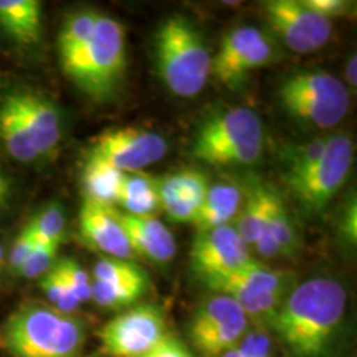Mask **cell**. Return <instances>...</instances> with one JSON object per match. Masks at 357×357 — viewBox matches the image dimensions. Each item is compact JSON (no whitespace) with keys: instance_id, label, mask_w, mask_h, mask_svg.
Instances as JSON below:
<instances>
[{"instance_id":"6da1fadb","label":"cell","mask_w":357,"mask_h":357,"mask_svg":"<svg viewBox=\"0 0 357 357\" xmlns=\"http://www.w3.org/2000/svg\"><path fill=\"white\" fill-rule=\"evenodd\" d=\"M346 303L337 280L312 278L287 294L268 324L291 357H331Z\"/></svg>"},{"instance_id":"7a4b0ae2","label":"cell","mask_w":357,"mask_h":357,"mask_svg":"<svg viewBox=\"0 0 357 357\" xmlns=\"http://www.w3.org/2000/svg\"><path fill=\"white\" fill-rule=\"evenodd\" d=\"M86 324L50 305L26 303L0 323V349L10 357H84Z\"/></svg>"},{"instance_id":"3957f363","label":"cell","mask_w":357,"mask_h":357,"mask_svg":"<svg viewBox=\"0 0 357 357\" xmlns=\"http://www.w3.org/2000/svg\"><path fill=\"white\" fill-rule=\"evenodd\" d=\"M155 66L174 95L192 98L202 91L212 71V55L189 19L172 15L162 22L154 40Z\"/></svg>"},{"instance_id":"277c9868","label":"cell","mask_w":357,"mask_h":357,"mask_svg":"<svg viewBox=\"0 0 357 357\" xmlns=\"http://www.w3.org/2000/svg\"><path fill=\"white\" fill-rule=\"evenodd\" d=\"M61 70L84 95L109 101L126 70V30L121 22L100 13L88 43L61 63Z\"/></svg>"},{"instance_id":"5b68a950","label":"cell","mask_w":357,"mask_h":357,"mask_svg":"<svg viewBox=\"0 0 357 357\" xmlns=\"http://www.w3.org/2000/svg\"><path fill=\"white\" fill-rule=\"evenodd\" d=\"M265 131L255 111L238 106L213 114L199 128L192 155L215 167L247 166L263 153Z\"/></svg>"},{"instance_id":"8992f818","label":"cell","mask_w":357,"mask_h":357,"mask_svg":"<svg viewBox=\"0 0 357 357\" xmlns=\"http://www.w3.org/2000/svg\"><path fill=\"white\" fill-rule=\"evenodd\" d=\"M280 101L293 118L319 128H333L349 113L351 96L328 71H298L281 83Z\"/></svg>"},{"instance_id":"52a82bcc","label":"cell","mask_w":357,"mask_h":357,"mask_svg":"<svg viewBox=\"0 0 357 357\" xmlns=\"http://www.w3.org/2000/svg\"><path fill=\"white\" fill-rule=\"evenodd\" d=\"M354 160V141L349 134L339 132L326 139L323 154L305 171L284 177L293 197L306 213H319L346 182Z\"/></svg>"},{"instance_id":"ba28073f","label":"cell","mask_w":357,"mask_h":357,"mask_svg":"<svg viewBox=\"0 0 357 357\" xmlns=\"http://www.w3.org/2000/svg\"><path fill=\"white\" fill-rule=\"evenodd\" d=\"M166 334V318L159 307L153 305L132 306L102 326L100 354L144 357Z\"/></svg>"},{"instance_id":"9c48e42d","label":"cell","mask_w":357,"mask_h":357,"mask_svg":"<svg viewBox=\"0 0 357 357\" xmlns=\"http://www.w3.org/2000/svg\"><path fill=\"white\" fill-rule=\"evenodd\" d=\"M166 154L167 142L160 134L137 128L108 129L93 139L86 153L124 174L142 172Z\"/></svg>"},{"instance_id":"30bf717a","label":"cell","mask_w":357,"mask_h":357,"mask_svg":"<svg viewBox=\"0 0 357 357\" xmlns=\"http://www.w3.org/2000/svg\"><path fill=\"white\" fill-rule=\"evenodd\" d=\"M263 10L271 32L294 53H311L331 38V20L311 10L303 0H268Z\"/></svg>"},{"instance_id":"8fae6325","label":"cell","mask_w":357,"mask_h":357,"mask_svg":"<svg viewBox=\"0 0 357 357\" xmlns=\"http://www.w3.org/2000/svg\"><path fill=\"white\" fill-rule=\"evenodd\" d=\"M190 260L195 273L208 280L238 270L252 261V257L248 245L240 238L235 227L225 225L199 234Z\"/></svg>"},{"instance_id":"7c38bea8","label":"cell","mask_w":357,"mask_h":357,"mask_svg":"<svg viewBox=\"0 0 357 357\" xmlns=\"http://www.w3.org/2000/svg\"><path fill=\"white\" fill-rule=\"evenodd\" d=\"M78 225L79 235L89 247L119 260L132 261L136 257L119 220V211L114 205L83 199Z\"/></svg>"},{"instance_id":"4fadbf2b","label":"cell","mask_w":357,"mask_h":357,"mask_svg":"<svg viewBox=\"0 0 357 357\" xmlns=\"http://www.w3.org/2000/svg\"><path fill=\"white\" fill-rule=\"evenodd\" d=\"M8 96L25 123L40 158L53 153L61 139L60 111L55 102L32 89H15Z\"/></svg>"},{"instance_id":"5bb4252c","label":"cell","mask_w":357,"mask_h":357,"mask_svg":"<svg viewBox=\"0 0 357 357\" xmlns=\"http://www.w3.org/2000/svg\"><path fill=\"white\" fill-rule=\"evenodd\" d=\"M119 220L134 255L147 258L155 265H166L176 255V240L171 230L154 215H129L119 211Z\"/></svg>"},{"instance_id":"9a60e30c","label":"cell","mask_w":357,"mask_h":357,"mask_svg":"<svg viewBox=\"0 0 357 357\" xmlns=\"http://www.w3.org/2000/svg\"><path fill=\"white\" fill-rule=\"evenodd\" d=\"M208 288L218 294L230 291H253V293H275L287 294L288 278L280 271L271 270L261 263L252 260L231 273L215 276V278L204 280Z\"/></svg>"},{"instance_id":"2e32d148","label":"cell","mask_w":357,"mask_h":357,"mask_svg":"<svg viewBox=\"0 0 357 357\" xmlns=\"http://www.w3.org/2000/svg\"><path fill=\"white\" fill-rule=\"evenodd\" d=\"M255 247L257 252L266 258H273L280 253L281 255H291V253L296 252L294 225L283 200L276 192L271 197L270 208H268Z\"/></svg>"},{"instance_id":"e0dca14e","label":"cell","mask_w":357,"mask_h":357,"mask_svg":"<svg viewBox=\"0 0 357 357\" xmlns=\"http://www.w3.org/2000/svg\"><path fill=\"white\" fill-rule=\"evenodd\" d=\"M261 35V30L250 25L238 26L227 33L222 40L218 53L212 56V77L229 88H235V84H238V68L245 53Z\"/></svg>"},{"instance_id":"ac0fdd59","label":"cell","mask_w":357,"mask_h":357,"mask_svg":"<svg viewBox=\"0 0 357 357\" xmlns=\"http://www.w3.org/2000/svg\"><path fill=\"white\" fill-rule=\"evenodd\" d=\"M242 199V190L235 184L208 187L207 197L194 218V225L199 234L230 225V222L238 215Z\"/></svg>"},{"instance_id":"d6986e66","label":"cell","mask_w":357,"mask_h":357,"mask_svg":"<svg viewBox=\"0 0 357 357\" xmlns=\"http://www.w3.org/2000/svg\"><path fill=\"white\" fill-rule=\"evenodd\" d=\"M0 26L15 42L37 43L42 32V2L0 0Z\"/></svg>"},{"instance_id":"ffe728a7","label":"cell","mask_w":357,"mask_h":357,"mask_svg":"<svg viewBox=\"0 0 357 357\" xmlns=\"http://www.w3.org/2000/svg\"><path fill=\"white\" fill-rule=\"evenodd\" d=\"M0 146L19 162H33L40 158L8 93L0 100Z\"/></svg>"},{"instance_id":"44dd1931","label":"cell","mask_w":357,"mask_h":357,"mask_svg":"<svg viewBox=\"0 0 357 357\" xmlns=\"http://www.w3.org/2000/svg\"><path fill=\"white\" fill-rule=\"evenodd\" d=\"M124 178V172L118 171L105 160L86 155L82 169V187L84 199L95 202L116 205Z\"/></svg>"},{"instance_id":"7402d4cb","label":"cell","mask_w":357,"mask_h":357,"mask_svg":"<svg viewBox=\"0 0 357 357\" xmlns=\"http://www.w3.org/2000/svg\"><path fill=\"white\" fill-rule=\"evenodd\" d=\"M159 181L149 174H124L118 204L129 215H154L160 208Z\"/></svg>"},{"instance_id":"603a6c76","label":"cell","mask_w":357,"mask_h":357,"mask_svg":"<svg viewBox=\"0 0 357 357\" xmlns=\"http://www.w3.org/2000/svg\"><path fill=\"white\" fill-rule=\"evenodd\" d=\"M275 190L271 187L257 182L248 192L245 202L240 205L238 211V222H236V234L247 245H255L258 235L265 222V217L270 208L271 197H273Z\"/></svg>"},{"instance_id":"cb8c5ba5","label":"cell","mask_w":357,"mask_h":357,"mask_svg":"<svg viewBox=\"0 0 357 357\" xmlns=\"http://www.w3.org/2000/svg\"><path fill=\"white\" fill-rule=\"evenodd\" d=\"M98 15L95 10H78L71 13L61 26L60 35H58V55H60V63L68 61L71 56H75L88 43L95 30Z\"/></svg>"},{"instance_id":"d4e9b609","label":"cell","mask_w":357,"mask_h":357,"mask_svg":"<svg viewBox=\"0 0 357 357\" xmlns=\"http://www.w3.org/2000/svg\"><path fill=\"white\" fill-rule=\"evenodd\" d=\"M245 314L236 303L225 294H215L208 301L197 307V311L192 316L189 326L190 339L202 336V334L212 331L217 326H220L227 321L236 318V316Z\"/></svg>"},{"instance_id":"484cf974","label":"cell","mask_w":357,"mask_h":357,"mask_svg":"<svg viewBox=\"0 0 357 357\" xmlns=\"http://www.w3.org/2000/svg\"><path fill=\"white\" fill-rule=\"evenodd\" d=\"M149 281H123V283H105L95 281L91 283V301L105 310H121L132 306L144 296Z\"/></svg>"},{"instance_id":"4316f807","label":"cell","mask_w":357,"mask_h":357,"mask_svg":"<svg viewBox=\"0 0 357 357\" xmlns=\"http://www.w3.org/2000/svg\"><path fill=\"white\" fill-rule=\"evenodd\" d=\"M38 243H50L60 247L65 238L66 217L58 204L48 205L29 222Z\"/></svg>"},{"instance_id":"83f0119b","label":"cell","mask_w":357,"mask_h":357,"mask_svg":"<svg viewBox=\"0 0 357 357\" xmlns=\"http://www.w3.org/2000/svg\"><path fill=\"white\" fill-rule=\"evenodd\" d=\"M40 289L50 301V306L65 314H75V311H78V307L82 306V301L78 300L73 289L66 284L63 276L55 270V265L47 275L40 278Z\"/></svg>"},{"instance_id":"f1b7e54d","label":"cell","mask_w":357,"mask_h":357,"mask_svg":"<svg viewBox=\"0 0 357 357\" xmlns=\"http://www.w3.org/2000/svg\"><path fill=\"white\" fill-rule=\"evenodd\" d=\"M93 280L105 281V283H123V281L147 280V275L134 261L105 257L100 258L93 266Z\"/></svg>"},{"instance_id":"f546056e","label":"cell","mask_w":357,"mask_h":357,"mask_svg":"<svg viewBox=\"0 0 357 357\" xmlns=\"http://www.w3.org/2000/svg\"><path fill=\"white\" fill-rule=\"evenodd\" d=\"M158 192L160 208H164V212H166L172 220L182 223H194V208H192L187 202H184V199L178 195L176 176H174V174H169V176L159 178Z\"/></svg>"},{"instance_id":"4dcf8cb0","label":"cell","mask_w":357,"mask_h":357,"mask_svg":"<svg viewBox=\"0 0 357 357\" xmlns=\"http://www.w3.org/2000/svg\"><path fill=\"white\" fill-rule=\"evenodd\" d=\"M174 176H176L178 195H181V197L184 199V202L189 204L190 207L194 208V212L197 213L199 208L202 207L205 197H207V177H205L202 172L192 171V169H189V171L176 172Z\"/></svg>"},{"instance_id":"1f68e13d","label":"cell","mask_w":357,"mask_h":357,"mask_svg":"<svg viewBox=\"0 0 357 357\" xmlns=\"http://www.w3.org/2000/svg\"><path fill=\"white\" fill-rule=\"evenodd\" d=\"M55 270L63 276L66 284L73 289V293L77 294L82 305L86 301H91L93 280L89 278L86 270L78 261H75L73 258H63V260H58L55 263Z\"/></svg>"},{"instance_id":"d6a6232c","label":"cell","mask_w":357,"mask_h":357,"mask_svg":"<svg viewBox=\"0 0 357 357\" xmlns=\"http://www.w3.org/2000/svg\"><path fill=\"white\" fill-rule=\"evenodd\" d=\"M56 245L37 243L32 250V253H30L29 258L25 260L24 266L20 268L19 275L22 278L26 280L42 278V276L47 275L56 263Z\"/></svg>"},{"instance_id":"836d02e7","label":"cell","mask_w":357,"mask_h":357,"mask_svg":"<svg viewBox=\"0 0 357 357\" xmlns=\"http://www.w3.org/2000/svg\"><path fill=\"white\" fill-rule=\"evenodd\" d=\"M324 146H326V139H316L296 147V149L289 154L288 171L284 174V177L296 176V174L305 171L306 167H310L312 162H316V160L319 159V155L323 154Z\"/></svg>"},{"instance_id":"e575fe53","label":"cell","mask_w":357,"mask_h":357,"mask_svg":"<svg viewBox=\"0 0 357 357\" xmlns=\"http://www.w3.org/2000/svg\"><path fill=\"white\" fill-rule=\"evenodd\" d=\"M37 243V236H35L32 227L26 223L24 230L19 234V236L13 240L10 253H8V268H10L12 273L19 275L20 268L24 266L25 260L29 258L30 253H32V250Z\"/></svg>"},{"instance_id":"d590c367","label":"cell","mask_w":357,"mask_h":357,"mask_svg":"<svg viewBox=\"0 0 357 357\" xmlns=\"http://www.w3.org/2000/svg\"><path fill=\"white\" fill-rule=\"evenodd\" d=\"M236 349L243 357H271V341L268 334L261 331L245 333Z\"/></svg>"},{"instance_id":"8d00e7d4","label":"cell","mask_w":357,"mask_h":357,"mask_svg":"<svg viewBox=\"0 0 357 357\" xmlns=\"http://www.w3.org/2000/svg\"><path fill=\"white\" fill-rule=\"evenodd\" d=\"M144 357H194L187 346L172 334H166Z\"/></svg>"},{"instance_id":"74e56055","label":"cell","mask_w":357,"mask_h":357,"mask_svg":"<svg viewBox=\"0 0 357 357\" xmlns=\"http://www.w3.org/2000/svg\"><path fill=\"white\" fill-rule=\"evenodd\" d=\"M311 10H314L324 19L331 20L334 17H341L351 10V3L346 0H303Z\"/></svg>"},{"instance_id":"f35d334b","label":"cell","mask_w":357,"mask_h":357,"mask_svg":"<svg viewBox=\"0 0 357 357\" xmlns=\"http://www.w3.org/2000/svg\"><path fill=\"white\" fill-rule=\"evenodd\" d=\"M8 195H10V182H8V177L0 169V212L6 207Z\"/></svg>"},{"instance_id":"ab89813d","label":"cell","mask_w":357,"mask_h":357,"mask_svg":"<svg viewBox=\"0 0 357 357\" xmlns=\"http://www.w3.org/2000/svg\"><path fill=\"white\" fill-rule=\"evenodd\" d=\"M357 58L356 55H352L349 60H347V66H346V78H347V83L351 84L352 88H356L357 84Z\"/></svg>"},{"instance_id":"60d3db41","label":"cell","mask_w":357,"mask_h":357,"mask_svg":"<svg viewBox=\"0 0 357 357\" xmlns=\"http://www.w3.org/2000/svg\"><path fill=\"white\" fill-rule=\"evenodd\" d=\"M220 357H243V356L240 354V351L236 349V346H235V347H231V349L227 351L225 354H222Z\"/></svg>"},{"instance_id":"b9f144b4","label":"cell","mask_w":357,"mask_h":357,"mask_svg":"<svg viewBox=\"0 0 357 357\" xmlns=\"http://www.w3.org/2000/svg\"><path fill=\"white\" fill-rule=\"evenodd\" d=\"M3 261H6V258H3V247H2V243H0V273H2Z\"/></svg>"}]
</instances>
